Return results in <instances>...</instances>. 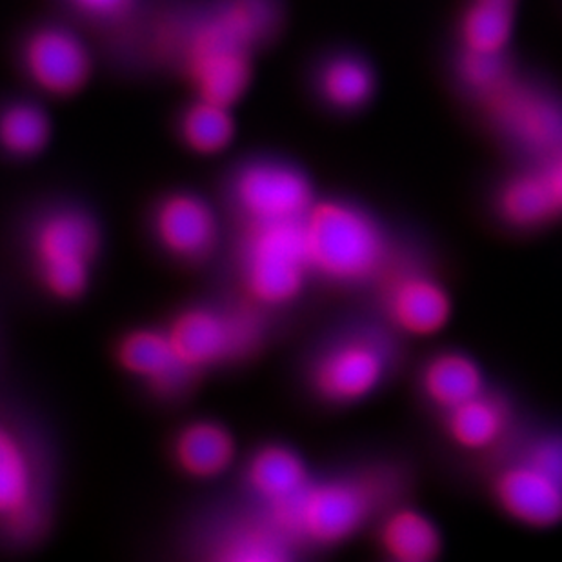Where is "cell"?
<instances>
[{
	"instance_id": "cell-1",
	"label": "cell",
	"mask_w": 562,
	"mask_h": 562,
	"mask_svg": "<svg viewBox=\"0 0 562 562\" xmlns=\"http://www.w3.org/2000/svg\"><path fill=\"white\" fill-rule=\"evenodd\" d=\"M313 276L335 284H362L390 266V239L373 215L346 201H315L303 218Z\"/></svg>"
},
{
	"instance_id": "cell-2",
	"label": "cell",
	"mask_w": 562,
	"mask_h": 562,
	"mask_svg": "<svg viewBox=\"0 0 562 562\" xmlns=\"http://www.w3.org/2000/svg\"><path fill=\"white\" fill-rule=\"evenodd\" d=\"M255 22L234 0H223L191 27L187 41L188 79L199 99L232 108L250 88L255 49L265 44Z\"/></svg>"
},
{
	"instance_id": "cell-3",
	"label": "cell",
	"mask_w": 562,
	"mask_h": 562,
	"mask_svg": "<svg viewBox=\"0 0 562 562\" xmlns=\"http://www.w3.org/2000/svg\"><path fill=\"white\" fill-rule=\"evenodd\" d=\"M382 495L384 484L370 473L312 479L292 503L265 515L293 547L331 548L350 541L373 519Z\"/></svg>"
},
{
	"instance_id": "cell-4",
	"label": "cell",
	"mask_w": 562,
	"mask_h": 562,
	"mask_svg": "<svg viewBox=\"0 0 562 562\" xmlns=\"http://www.w3.org/2000/svg\"><path fill=\"white\" fill-rule=\"evenodd\" d=\"M101 246V226L82 207L44 213L30 235V254L44 292L60 303L85 297Z\"/></svg>"
},
{
	"instance_id": "cell-5",
	"label": "cell",
	"mask_w": 562,
	"mask_h": 562,
	"mask_svg": "<svg viewBox=\"0 0 562 562\" xmlns=\"http://www.w3.org/2000/svg\"><path fill=\"white\" fill-rule=\"evenodd\" d=\"M240 277L254 306L281 308L297 301L313 277L303 218L248 224L240 245Z\"/></svg>"
},
{
	"instance_id": "cell-6",
	"label": "cell",
	"mask_w": 562,
	"mask_h": 562,
	"mask_svg": "<svg viewBox=\"0 0 562 562\" xmlns=\"http://www.w3.org/2000/svg\"><path fill=\"white\" fill-rule=\"evenodd\" d=\"M165 328L179 361L195 376L243 359L260 339L255 315L212 304L182 310Z\"/></svg>"
},
{
	"instance_id": "cell-7",
	"label": "cell",
	"mask_w": 562,
	"mask_h": 562,
	"mask_svg": "<svg viewBox=\"0 0 562 562\" xmlns=\"http://www.w3.org/2000/svg\"><path fill=\"white\" fill-rule=\"evenodd\" d=\"M392 353L375 334L345 335L318 351L310 368V386L321 401L337 406L362 403L382 386Z\"/></svg>"
},
{
	"instance_id": "cell-8",
	"label": "cell",
	"mask_w": 562,
	"mask_h": 562,
	"mask_svg": "<svg viewBox=\"0 0 562 562\" xmlns=\"http://www.w3.org/2000/svg\"><path fill=\"white\" fill-rule=\"evenodd\" d=\"M232 199L246 226L301 221L317 201L306 173L279 159L246 162L232 181Z\"/></svg>"
},
{
	"instance_id": "cell-9",
	"label": "cell",
	"mask_w": 562,
	"mask_h": 562,
	"mask_svg": "<svg viewBox=\"0 0 562 562\" xmlns=\"http://www.w3.org/2000/svg\"><path fill=\"white\" fill-rule=\"evenodd\" d=\"M382 313L393 329L409 337H434L450 324V292L428 271L403 270L384 276Z\"/></svg>"
},
{
	"instance_id": "cell-10",
	"label": "cell",
	"mask_w": 562,
	"mask_h": 562,
	"mask_svg": "<svg viewBox=\"0 0 562 562\" xmlns=\"http://www.w3.org/2000/svg\"><path fill=\"white\" fill-rule=\"evenodd\" d=\"M22 60L33 85L49 95H75L90 79V49L79 35L63 26L33 32L22 49Z\"/></svg>"
},
{
	"instance_id": "cell-11",
	"label": "cell",
	"mask_w": 562,
	"mask_h": 562,
	"mask_svg": "<svg viewBox=\"0 0 562 562\" xmlns=\"http://www.w3.org/2000/svg\"><path fill=\"white\" fill-rule=\"evenodd\" d=\"M155 239L166 254L184 260L202 262L218 245V217L204 196L191 191L166 195L151 217Z\"/></svg>"
},
{
	"instance_id": "cell-12",
	"label": "cell",
	"mask_w": 562,
	"mask_h": 562,
	"mask_svg": "<svg viewBox=\"0 0 562 562\" xmlns=\"http://www.w3.org/2000/svg\"><path fill=\"white\" fill-rule=\"evenodd\" d=\"M43 525L37 467L24 440L0 423V526L11 536L32 537Z\"/></svg>"
},
{
	"instance_id": "cell-13",
	"label": "cell",
	"mask_w": 562,
	"mask_h": 562,
	"mask_svg": "<svg viewBox=\"0 0 562 562\" xmlns=\"http://www.w3.org/2000/svg\"><path fill=\"white\" fill-rule=\"evenodd\" d=\"M492 492L495 504L519 525L547 530L562 522V484L522 457L501 468Z\"/></svg>"
},
{
	"instance_id": "cell-14",
	"label": "cell",
	"mask_w": 562,
	"mask_h": 562,
	"mask_svg": "<svg viewBox=\"0 0 562 562\" xmlns=\"http://www.w3.org/2000/svg\"><path fill=\"white\" fill-rule=\"evenodd\" d=\"M115 361L124 373L159 395H176L195 375L177 357L166 328H133L119 339Z\"/></svg>"
},
{
	"instance_id": "cell-15",
	"label": "cell",
	"mask_w": 562,
	"mask_h": 562,
	"mask_svg": "<svg viewBox=\"0 0 562 562\" xmlns=\"http://www.w3.org/2000/svg\"><path fill=\"white\" fill-rule=\"evenodd\" d=\"M499 102L501 124L508 137L531 154L553 160L562 154V106L530 90H512Z\"/></svg>"
},
{
	"instance_id": "cell-16",
	"label": "cell",
	"mask_w": 562,
	"mask_h": 562,
	"mask_svg": "<svg viewBox=\"0 0 562 562\" xmlns=\"http://www.w3.org/2000/svg\"><path fill=\"white\" fill-rule=\"evenodd\" d=\"M312 473L304 457L292 446H260L246 462V486L265 514L292 503L310 483Z\"/></svg>"
},
{
	"instance_id": "cell-17",
	"label": "cell",
	"mask_w": 562,
	"mask_h": 562,
	"mask_svg": "<svg viewBox=\"0 0 562 562\" xmlns=\"http://www.w3.org/2000/svg\"><path fill=\"white\" fill-rule=\"evenodd\" d=\"M171 457L182 475L213 481L234 467L237 442L228 426L218 420H191L173 437Z\"/></svg>"
},
{
	"instance_id": "cell-18",
	"label": "cell",
	"mask_w": 562,
	"mask_h": 562,
	"mask_svg": "<svg viewBox=\"0 0 562 562\" xmlns=\"http://www.w3.org/2000/svg\"><path fill=\"white\" fill-rule=\"evenodd\" d=\"M442 417L446 436L451 445L472 453L495 448L506 437L512 425L508 403L490 390L448 409Z\"/></svg>"
},
{
	"instance_id": "cell-19",
	"label": "cell",
	"mask_w": 562,
	"mask_h": 562,
	"mask_svg": "<svg viewBox=\"0 0 562 562\" xmlns=\"http://www.w3.org/2000/svg\"><path fill=\"white\" fill-rule=\"evenodd\" d=\"M497 213L509 228L537 229L562 215L561 201L548 168L512 177L497 195Z\"/></svg>"
},
{
	"instance_id": "cell-20",
	"label": "cell",
	"mask_w": 562,
	"mask_h": 562,
	"mask_svg": "<svg viewBox=\"0 0 562 562\" xmlns=\"http://www.w3.org/2000/svg\"><path fill=\"white\" fill-rule=\"evenodd\" d=\"M420 392L440 414L486 392L483 368L464 351L446 350L425 362L419 376Z\"/></svg>"
},
{
	"instance_id": "cell-21",
	"label": "cell",
	"mask_w": 562,
	"mask_h": 562,
	"mask_svg": "<svg viewBox=\"0 0 562 562\" xmlns=\"http://www.w3.org/2000/svg\"><path fill=\"white\" fill-rule=\"evenodd\" d=\"M376 542L395 562H431L442 550V536L431 517L414 508L398 506L382 517Z\"/></svg>"
},
{
	"instance_id": "cell-22",
	"label": "cell",
	"mask_w": 562,
	"mask_h": 562,
	"mask_svg": "<svg viewBox=\"0 0 562 562\" xmlns=\"http://www.w3.org/2000/svg\"><path fill=\"white\" fill-rule=\"evenodd\" d=\"M213 559L224 562H281L292 555L293 542L265 514L257 522L229 528L215 542Z\"/></svg>"
},
{
	"instance_id": "cell-23",
	"label": "cell",
	"mask_w": 562,
	"mask_h": 562,
	"mask_svg": "<svg viewBox=\"0 0 562 562\" xmlns=\"http://www.w3.org/2000/svg\"><path fill=\"white\" fill-rule=\"evenodd\" d=\"M373 88L372 68L356 55L334 57L318 74V90L324 101L345 112L364 106L373 95Z\"/></svg>"
},
{
	"instance_id": "cell-24",
	"label": "cell",
	"mask_w": 562,
	"mask_h": 562,
	"mask_svg": "<svg viewBox=\"0 0 562 562\" xmlns=\"http://www.w3.org/2000/svg\"><path fill=\"white\" fill-rule=\"evenodd\" d=\"M52 140V121L33 102H13L0 112V148L16 159L43 154Z\"/></svg>"
},
{
	"instance_id": "cell-25",
	"label": "cell",
	"mask_w": 562,
	"mask_h": 562,
	"mask_svg": "<svg viewBox=\"0 0 562 562\" xmlns=\"http://www.w3.org/2000/svg\"><path fill=\"white\" fill-rule=\"evenodd\" d=\"M229 110L217 102L199 99L182 113L181 138L193 154L212 157L229 148L235 138V121Z\"/></svg>"
},
{
	"instance_id": "cell-26",
	"label": "cell",
	"mask_w": 562,
	"mask_h": 562,
	"mask_svg": "<svg viewBox=\"0 0 562 562\" xmlns=\"http://www.w3.org/2000/svg\"><path fill=\"white\" fill-rule=\"evenodd\" d=\"M514 27L512 0H475L464 16L467 49L503 54Z\"/></svg>"
},
{
	"instance_id": "cell-27",
	"label": "cell",
	"mask_w": 562,
	"mask_h": 562,
	"mask_svg": "<svg viewBox=\"0 0 562 562\" xmlns=\"http://www.w3.org/2000/svg\"><path fill=\"white\" fill-rule=\"evenodd\" d=\"M462 79L477 91H499L506 77V68L501 54H484L467 49L461 63Z\"/></svg>"
},
{
	"instance_id": "cell-28",
	"label": "cell",
	"mask_w": 562,
	"mask_h": 562,
	"mask_svg": "<svg viewBox=\"0 0 562 562\" xmlns=\"http://www.w3.org/2000/svg\"><path fill=\"white\" fill-rule=\"evenodd\" d=\"M520 457L562 484V434L539 437Z\"/></svg>"
},
{
	"instance_id": "cell-29",
	"label": "cell",
	"mask_w": 562,
	"mask_h": 562,
	"mask_svg": "<svg viewBox=\"0 0 562 562\" xmlns=\"http://www.w3.org/2000/svg\"><path fill=\"white\" fill-rule=\"evenodd\" d=\"M74 4L88 15L112 19L126 11L132 0H74Z\"/></svg>"
},
{
	"instance_id": "cell-30",
	"label": "cell",
	"mask_w": 562,
	"mask_h": 562,
	"mask_svg": "<svg viewBox=\"0 0 562 562\" xmlns=\"http://www.w3.org/2000/svg\"><path fill=\"white\" fill-rule=\"evenodd\" d=\"M548 171H550V177H552L553 184H555V190H558L559 201H561L562 206V154L555 157V159L550 160Z\"/></svg>"
}]
</instances>
